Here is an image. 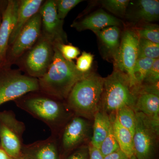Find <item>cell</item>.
I'll use <instances>...</instances> for the list:
<instances>
[{"label": "cell", "instance_id": "cell-1", "mask_svg": "<svg viewBox=\"0 0 159 159\" xmlns=\"http://www.w3.org/2000/svg\"><path fill=\"white\" fill-rule=\"evenodd\" d=\"M14 101L18 107L45 123L51 135L56 137L74 116L65 101L39 91L29 93Z\"/></svg>", "mask_w": 159, "mask_h": 159}, {"label": "cell", "instance_id": "cell-2", "mask_svg": "<svg viewBox=\"0 0 159 159\" xmlns=\"http://www.w3.org/2000/svg\"><path fill=\"white\" fill-rule=\"evenodd\" d=\"M53 61L48 71L38 78L39 91L42 93L65 101L76 83L85 76L77 70L73 61L65 59L54 47Z\"/></svg>", "mask_w": 159, "mask_h": 159}, {"label": "cell", "instance_id": "cell-3", "mask_svg": "<svg viewBox=\"0 0 159 159\" xmlns=\"http://www.w3.org/2000/svg\"><path fill=\"white\" fill-rule=\"evenodd\" d=\"M104 78L89 72L76 83L65 100L74 116L93 119L101 109Z\"/></svg>", "mask_w": 159, "mask_h": 159}, {"label": "cell", "instance_id": "cell-4", "mask_svg": "<svg viewBox=\"0 0 159 159\" xmlns=\"http://www.w3.org/2000/svg\"><path fill=\"white\" fill-rule=\"evenodd\" d=\"M137 98L126 74L115 68L111 75L104 78L101 109L107 114L115 113L125 106L134 109Z\"/></svg>", "mask_w": 159, "mask_h": 159}, {"label": "cell", "instance_id": "cell-5", "mask_svg": "<svg viewBox=\"0 0 159 159\" xmlns=\"http://www.w3.org/2000/svg\"><path fill=\"white\" fill-rule=\"evenodd\" d=\"M159 134V122L136 112L133 142L137 159H157Z\"/></svg>", "mask_w": 159, "mask_h": 159}, {"label": "cell", "instance_id": "cell-6", "mask_svg": "<svg viewBox=\"0 0 159 159\" xmlns=\"http://www.w3.org/2000/svg\"><path fill=\"white\" fill-rule=\"evenodd\" d=\"M39 90L37 78L5 68L4 66L0 67V106Z\"/></svg>", "mask_w": 159, "mask_h": 159}, {"label": "cell", "instance_id": "cell-7", "mask_svg": "<svg viewBox=\"0 0 159 159\" xmlns=\"http://www.w3.org/2000/svg\"><path fill=\"white\" fill-rule=\"evenodd\" d=\"M25 123L16 118L11 110L0 111V144L1 148L11 158L21 155Z\"/></svg>", "mask_w": 159, "mask_h": 159}, {"label": "cell", "instance_id": "cell-8", "mask_svg": "<svg viewBox=\"0 0 159 159\" xmlns=\"http://www.w3.org/2000/svg\"><path fill=\"white\" fill-rule=\"evenodd\" d=\"M139 40L134 29H125L121 35L119 50L114 59L115 68L127 75L134 89L137 87L134 70L139 58Z\"/></svg>", "mask_w": 159, "mask_h": 159}, {"label": "cell", "instance_id": "cell-9", "mask_svg": "<svg viewBox=\"0 0 159 159\" xmlns=\"http://www.w3.org/2000/svg\"><path fill=\"white\" fill-rule=\"evenodd\" d=\"M90 126L88 119L75 116L67 122L57 137L60 159L83 145L88 138Z\"/></svg>", "mask_w": 159, "mask_h": 159}, {"label": "cell", "instance_id": "cell-10", "mask_svg": "<svg viewBox=\"0 0 159 159\" xmlns=\"http://www.w3.org/2000/svg\"><path fill=\"white\" fill-rule=\"evenodd\" d=\"M54 53V43L42 34L24 60L28 76L38 79L44 75L52 63Z\"/></svg>", "mask_w": 159, "mask_h": 159}, {"label": "cell", "instance_id": "cell-11", "mask_svg": "<svg viewBox=\"0 0 159 159\" xmlns=\"http://www.w3.org/2000/svg\"><path fill=\"white\" fill-rule=\"evenodd\" d=\"M39 12L41 17L42 34L54 44L67 42L66 34L63 29L64 20L60 19L57 16L55 1H46L42 5Z\"/></svg>", "mask_w": 159, "mask_h": 159}, {"label": "cell", "instance_id": "cell-12", "mask_svg": "<svg viewBox=\"0 0 159 159\" xmlns=\"http://www.w3.org/2000/svg\"><path fill=\"white\" fill-rule=\"evenodd\" d=\"M41 28V17L39 11L27 22L11 44L9 53L10 59L20 57L31 49L39 39Z\"/></svg>", "mask_w": 159, "mask_h": 159}, {"label": "cell", "instance_id": "cell-13", "mask_svg": "<svg viewBox=\"0 0 159 159\" xmlns=\"http://www.w3.org/2000/svg\"><path fill=\"white\" fill-rule=\"evenodd\" d=\"M19 1H8L2 13L0 26V67L5 65L10 36L14 30Z\"/></svg>", "mask_w": 159, "mask_h": 159}, {"label": "cell", "instance_id": "cell-14", "mask_svg": "<svg viewBox=\"0 0 159 159\" xmlns=\"http://www.w3.org/2000/svg\"><path fill=\"white\" fill-rule=\"evenodd\" d=\"M21 153L28 159H60L57 137L52 135L44 140L23 144Z\"/></svg>", "mask_w": 159, "mask_h": 159}, {"label": "cell", "instance_id": "cell-15", "mask_svg": "<svg viewBox=\"0 0 159 159\" xmlns=\"http://www.w3.org/2000/svg\"><path fill=\"white\" fill-rule=\"evenodd\" d=\"M122 24V22L118 18L99 9L82 19L74 22L71 27L78 31L90 30L94 32L111 26L119 27Z\"/></svg>", "mask_w": 159, "mask_h": 159}, {"label": "cell", "instance_id": "cell-16", "mask_svg": "<svg viewBox=\"0 0 159 159\" xmlns=\"http://www.w3.org/2000/svg\"><path fill=\"white\" fill-rule=\"evenodd\" d=\"M158 84L146 86L137 95L134 107L135 112L144 114L157 122H159V95ZM137 93V94H138Z\"/></svg>", "mask_w": 159, "mask_h": 159}, {"label": "cell", "instance_id": "cell-17", "mask_svg": "<svg viewBox=\"0 0 159 159\" xmlns=\"http://www.w3.org/2000/svg\"><path fill=\"white\" fill-rule=\"evenodd\" d=\"M125 17L135 22L148 23L158 20L159 1L139 0L134 2L130 10H127Z\"/></svg>", "mask_w": 159, "mask_h": 159}, {"label": "cell", "instance_id": "cell-18", "mask_svg": "<svg viewBox=\"0 0 159 159\" xmlns=\"http://www.w3.org/2000/svg\"><path fill=\"white\" fill-rule=\"evenodd\" d=\"M43 3L42 0H22L19 1L16 24L9 39L11 45L27 22L39 11Z\"/></svg>", "mask_w": 159, "mask_h": 159}, {"label": "cell", "instance_id": "cell-19", "mask_svg": "<svg viewBox=\"0 0 159 159\" xmlns=\"http://www.w3.org/2000/svg\"><path fill=\"white\" fill-rule=\"evenodd\" d=\"M94 33L101 42L107 54L114 60L121 41V31L119 27L111 26Z\"/></svg>", "mask_w": 159, "mask_h": 159}, {"label": "cell", "instance_id": "cell-20", "mask_svg": "<svg viewBox=\"0 0 159 159\" xmlns=\"http://www.w3.org/2000/svg\"><path fill=\"white\" fill-rule=\"evenodd\" d=\"M93 133L90 145L99 148L112 126L111 118L100 109L94 115Z\"/></svg>", "mask_w": 159, "mask_h": 159}, {"label": "cell", "instance_id": "cell-21", "mask_svg": "<svg viewBox=\"0 0 159 159\" xmlns=\"http://www.w3.org/2000/svg\"><path fill=\"white\" fill-rule=\"evenodd\" d=\"M111 118L113 130L119 148L129 157L134 155L133 136L130 132L123 127L115 115Z\"/></svg>", "mask_w": 159, "mask_h": 159}, {"label": "cell", "instance_id": "cell-22", "mask_svg": "<svg viewBox=\"0 0 159 159\" xmlns=\"http://www.w3.org/2000/svg\"><path fill=\"white\" fill-rule=\"evenodd\" d=\"M119 122L134 136L136 125V112L133 107L125 106L121 107L115 113Z\"/></svg>", "mask_w": 159, "mask_h": 159}, {"label": "cell", "instance_id": "cell-23", "mask_svg": "<svg viewBox=\"0 0 159 159\" xmlns=\"http://www.w3.org/2000/svg\"><path fill=\"white\" fill-rule=\"evenodd\" d=\"M155 60L148 58H140L137 60L134 70V74L137 82L134 90L141 86L148 74Z\"/></svg>", "mask_w": 159, "mask_h": 159}, {"label": "cell", "instance_id": "cell-24", "mask_svg": "<svg viewBox=\"0 0 159 159\" xmlns=\"http://www.w3.org/2000/svg\"><path fill=\"white\" fill-rule=\"evenodd\" d=\"M159 58V44L139 38L138 58Z\"/></svg>", "mask_w": 159, "mask_h": 159}, {"label": "cell", "instance_id": "cell-25", "mask_svg": "<svg viewBox=\"0 0 159 159\" xmlns=\"http://www.w3.org/2000/svg\"><path fill=\"white\" fill-rule=\"evenodd\" d=\"M107 10L117 16L125 17L130 1L129 0H103L100 2Z\"/></svg>", "mask_w": 159, "mask_h": 159}, {"label": "cell", "instance_id": "cell-26", "mask_svg": "<svg viewBox=\"0 0 159 159\" xmlns=\"http://www.w3.org/2000/svg\"><path fill=\"white\" fill-rule=\"evenodd\" d=\"M134 30L140 38L159 44V28L157 24L148 23Z\"/></svg>", "mask_w": 159, "mask_h": 159}, {"label": "cell", "instance_id": "cell-27", "mask_svg": "<svg viewBox=\"0 0 159 159\" xmlns=\"http://www.w3.org/2000/svg\"><path fill=\"white\" fill-rule=\"evenodd\" d=\"M99 149L103 157L120 149L114 135L112 124L108 134L101 143Z\"/></svg>", "mask_w": 159, "mask_h": 159}, {"label": "cell", "instance_id": "cell-28", "mask_svg": "<svg viewBox=\"0 0 159 159\" xmlns=\"http://www.w3.org/2000/svg\"><path fill=\"white\" fill-rule=\"evenodd\" d=\"M82 0H57L55 1L57 16L60 19L64 20L70 11L80 3Z\"/></svg>", "mask_w": 159, "mask_h": 159}, {"label": "cell", "instance_id": "cell-29", "mask_svg": "<svg viewBox=\"0 0 159 159\" xmlns=\"http://www.w3.org/2000/svg\"><path fill=\"white\" fill-rule=\"evenodd\" d=\"M54 45L59 51L63 57L69 61H73V60L77 58L80 54L78 48L72 44L57 43L54 44Z\"/></svg>", "mask_w": 159, "mask_h": 159}, {"label": "cell", "instance_id": "cell-30", "mask_svg": "<svg viewBox=\"0 0 159 159\" xmlns=\"http://www.w3.org/2000/svg\"><path fill=\"white\" fill-rule=\"evenodd\" d=\"M94 56L90 53L83 51L81 55L77 58L76 67L77 70L83 74L89 73L93 62Z\"/></svg>", "mask_w": 159, "mask_h": 159}, {"label": "cell", "instance_id": "cell-31", "mask_svg": "<svg viewBox=\"0 0 159 159\" xmlns=\"http://www.w3.org/2000/svg\"><path fill=\"white\" fill-rule=\"evenodd\" d=\"M159 79V58L155 60L144 80L150 85L158 84Z\"/></svg>", "mask_w": 159, "mask_h": 159}, {"label": "cell", "instance_id": "cell-32", "mask_svg": "<svg viewBox=\"0 0 159 159\" xmlns=\"http://www.w3.org/2000/svg\"><path fill=\"white\" fill-rule=\"evenodd\" d=\"M89 145H83L74 149L64 159H89Z\"/></svg>", "mask_w": 159, "mask_h": 159}, {"label": "cell", "instance_id": "cell-33", "mask_svg": "<svg viewBox=\"0 0 159 159\" xmlns=\"http://www.w3.org/2000/svg\"><path fill=\"white\" fill-rule=\"evenodd\" d=\"M103 159H130V158L119 149L104 157Z\"/></svg>", "mask_w": 159, "mask_h": 159}, {"label": "cell", "instance_id": "cell-34", "mask_svg": "<svg viewBox=\"0 0 159 159\" xmlns=\"http://www.w3.org/2000/svg\"><path fill=\"white\" fill-rule=\"evenodd\" d=\"M89 159H103V157L99 148H96L91 145H89Z\"/></svg>", "mask_w": 159, "mask_h": 159}, {"label": "cell", "instance_id": "cell-35", "mask_svg": "<svg viewBox=\"0 0 159 159\" xmlns=\"http://www.w3.org/2000/svg\"><path fill=\"white\" fill-rule=\"evenodd\" d=\"M11 157L9 156L2 148H0V159H11Z\"/></svg>", "mask_w": 159, "mask_h": 159}, {"label": "cell", "instance_id": "cell-36", "mask_svg": "<svg viewBox=\"0 0 159 159\" xmlns=\"http://www.w3.org/2000/svg\"><path fill=\"white\" fill-rule=\"evenodd\" d=\"M11 159H28L27 158H26V157L24 156H23V155L22 154H21V155H20L19 156L16 157L11 158Z\"/></svg>", "mask_w": 159, "mask_h": 159}, {"label": "cell", "instance_id": "cell-37", "mask_svg": "<svg viewBox=\"0 0 159 159\" xmlns=\"http://www.w3.org/2000/svg\"><path fill=\"white\" fill-rule=\"evenodd\" d=\"M130 159H137V158H136V157L134 155L132 157H131L130 158Z\"/></svg>", "mask_w": 159, "mask_h": 159}, {"label": "cell", "instance_id": "cell-38", "mask_svg": "<svg viewBox=\"0 0 159 159\" xmlns=\"http://www.w3.org/2000/svg\"><path fill=\"white\" fill-rule=\"evenodd\" d=\"M2 15L0 16V26H1V22H2Z\"/></svg>", "mask_w": 159, "mask_h": 159}, {"label": "cell", "instance_id": "cell-39", "mask_svg": "<svg viewBox=\"0 0 159 159\" xmlns=\"http://www.w3.org/2000/svg\"><path fill=\"white\" fill-rule=\"evenodd\" d=\"M1 144H0V148H1Z\"/></svg>", "mask_w": 159, "mask_h": 159}]
</instances>
